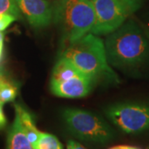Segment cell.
I'll return each mask as SVG.
<instances>
[{
    "label": "cell",
    "mask_w": 149,
    "mask_h": 149,
    "mask_svg": "<svg viewBox=\"0 0 149 149\" xmlns=\"http://www.w3.org/2000/svg\"><path fill=\"white\" fill-rule=\"evenodd\" d=\"M0 13L10 14L17 19L20 18L22 14L15 0H0Z\"/></svg>",
    "instance_id": "obj_14"
},
{
    "label": "cell",
    "mask_w": 149,
    "mask_h": 149,
    "mask_svg": "<svg viewBox=\"0 0 149 149\" xmlns=\"http://www.w3.org/2000/svg\"><path fill=\"white\" fill-rule=\"evenodd\" d=\"M61 116L67 129L82 141L105 144L114 138V131L110 125L92 112L67 108L62 110Z\"/></svg>",
    "instance_id": "obj_4"
},
{
    "label": "cell",
    "mask_w": 149,
    "mask_h": 149,
    "mask_svg": "<svg viewBox=\"0 0 149 149\" xmlns=\"http://www.w3.org/2000/svg\"><path fill=\"white\" fill-rule=\"evenodd\" d=\"M14 106H15V113L19 117L22 129L24 130L29 141L33 146V144L36 143V141L38 139L39 133L41 131L37 129L34 120L29 112L26 110L20 104H15Z\"/></svg>",
    "instance_id": "obj_11"
},
{
    "label": "cell",
    "mask_w": 149,
    "mask_h": 149,
    "mask_svg": "<svg viewBox=\"0 0 149 149\" xmlns=\"http://www.w3.org/2000/svg\"><path fill=\"white\" fill-rule=\"evenodd\" d=\"M7 149H34L22 129L19 117L16 113L14 120L8 133Z\"/></svg>",
    "instance_id": "obj_9"
},
{
    "label": "cell",
    "mask_w": 149,
    "mask_h": 149,
    "mask_svg": "<svg viewBox=\"0 0 149 149\" xmlns=\"http://www.w3.org/2000/svg\"><path fill=\"white\" fill-rule=\"evenodd\" d=\"M6 123H7V119L3 110V105L0 104V129L4 128L6 126Z\"/></svg>",
    "instance_id": "obj_17"
},
{
    "label": "cell",
    "mask_w": 149,
    "mask_h": 149,
    "mask_svg": "<svg viewBox=\"0 0 149 149\" xmlns=\"http://www.w3.org/2000/svg\"><path fill=\"white\" fill-rule=\"evenodd\" d=\"M79 76H88V75L83 73L72 61L65 57L60 56L59 60L54 65L51 80L62 81Z\"/></svg>",
    "instance_id": "obj_10"
},
{
    "label": "cell",
    "mask_w": 149,
    "mask_h": 149,
    "mask_svg": "<svg viewBox=\"0 0 149 149\" xmlns=\"http://www.w3.org/2000/svg\"><path fill=\"white\" fill-rule=\"evenodd\" d=\"M52 22L69 44L91 33L96 22L95 11L91 0H57Z\"/></svg>",
    "instance_id": "obj_3"
},
{
    "label": "cell",
    "mask_w": 149,
    "mask_h": 149,
    "mask_svg": "<svg viewBox=\"0 0 149 149\" xmlns=\"http://www.w3.org/2000/svg\"><path fill=\"white\" fill-rule=\"evenodd\" d=\"M61 56L72 61L83 73L95 80L104 77L114 83L119 82L108 62L104 42L91 32L74 42L66 44Z\"/></svg>",
    "instance_id": "obj_2"
},
{
    "label": "cell",
    "mask_w": 149,
    "mask_h": 149,
    "mask_svg": "<svg viewBox=\"0 0 149 149\" xmlns=\"http://www.w3.org/2000/svg\"><path fill=\"white\" fill-rule=\"evenodd\" d=\"M21 13L35 28H44L53 19V6L47 0H15Z\"/></svg>",
    "instance_id": "obj_7"
},
{
    "label": "cell",
    "mask_w": 149,
    "mask_h": 149,
    "mask_svg": "<svg viewBox=\"0 0 149 149\" xmlns=\"http://www.w3.org/2000/svg\"><path fill=\"white\" fill-rule=\"evenodd\" d=\"M17 94V88L10 81L0 84V104L3 105L6 103L13 101Z\"/></svg>",
    "instance_id": "obj_13"
},
{
    "label": "cell",
    "mask_w": 149,
    "mask_h": 149,
    "mask_svg": "<svg viewBox=\"0 0 149 149\" xmlns=\"http://www.w3.org/2000/svg\"><path fill=\"white\" fill-rule=\"evenodd\" d=\"M96 14L91 33L108 35L122 26L141 8L143 0H91Z\"/></svg>",
    "instance_id": "obj_5"
},
{
    "label": "cell",
    "mask_w": 149,
    "mask_h": 149,
    "mask_svg": "<svg viewBox=\"0 0 149 149\" xmlns=\"http://www.w3.org/2000/svg\"><path fill=\"white\" fill-rule=\"evenodd\" d=\"M34 149H63L59 139L51 133L40 132L38 139L33 144Z\"/></svg>",
    "instance_id": "obj_12"
},
{
    "label": "cell",
    "mask_w": 149,
    "mask_h": 149,
    "mask_svg": "<svg viewBox=\"0 0 149 149\" xmlns=\"http://www.w3.org/2000/svg\"><path fill=\"white\" fill-rule=\"evenodd\" d=\"M95 80L90 76H79L62 81L50 82L52 93L61 98H82L92 90Z\"/></svg>",
    "instance_id": "obj_8"
},
{
    "label": "cell",
    "mask_w": 149,
    "mask_h": 149,
    "mask_svg": "<svg viewBox=\"0 0 149 149\" xmlns=\"http://www.w3.org/2000/svg\"><path fill=\"white\" fill-rule=\"evenodd\" d=\"M5 81H7V79L5 78V76L3 74V73L0 71V84L3 83V82H5Z\"/></svg>",
    "instance_id": "obj_19"
},
{
    "label": "cell",
    "mask_w": 149,
    "mask_h": 149,
    "mask_svg": "<svg viewBox=\"0 0 149 149\" xmlns=\"http://www.w3.org/2000/svg\"><path fill=\"white\" fill-rule=\"evenodd\" d=\"M105 114L124 133H139L149 129V103H118L108 107Z\"/></svg>",
    "instance_id": "obj_6"
},
{
    "label": "cell",
    "mask_w": 149,
    "mask_h": 149,
    "mask_svg": "<svg viewBox=\"0 0 149 149\" xmlns=\"http://www.w3.org/2000/svg\"><path fill=\"white\" fill-rule=\"evenodd\" d=\"M3 38H4L3 34L2 33V32H0V43H3Z\"/></svg>",
    "instance_id": "obj_21"
},
{
    "label": "cell",
    "mask_w": 149,
    "mask_h": 149,
    "mask_svg": "<svg viewBox=\"0 0 149 149\" xmlns=\"http://www.w3.org/2000/svg\"><path fill=\"white\" fill-rule=\"evenodd\" d=\"M104 47L109 64L119 69L137 68L149 60V38L132 20L108 34Z\"/></svg>",
    "instance_id": "obj_1"
},
{
    "label": "cell",
    "mask_w": 149,
    "mask_h": 149,
    "mask_svg": "<svg viewBox=\"0 0 149 149\" xmlns=\"http://www.w3.org/2000/svg\"><path fill=\"white\" fill-rule=\"evenodd\" d=\"M66 149H86L84 148L81 144L77 142H74L73 140H70L67 143V148Z\"/></svg>",
    "instance_id": "obj_16"
},
{
    "label": "cell",
    "mask_w": 149,
    "mask_h": 149,
    "mask_svg": "<svg viewBox=\"0 0 149 149\" xmlns=\"http://www.w3.org/2000/svg\"><path fill=\"white\" fill-rule=\"evenodd\" d=\"M3 43H0V60L2 58V54H3Z\"/></svg>",
    "instance_id": "obj_20"
},
{
    "label": "cell",
    "mask_w": 149,
    "mask_h": 149,
    "mask_svg": "<svg viewBox=\"0 0 149 149\" xmlns=\"http://www.w3.org/2000/svg\"><path fill=\"white\" fill-rule=\"evenodd\" d=\"M109 149H139V148L136 147H132V146H128V145H118V146H115Z\"/></svg>",
    "instance_id": "obj_18"
},
{
    "label": "cell",
    "mask_w": 149,
    "mask_h": 149,
    "mask_svg": "<svg viewBox=\"0 0 149 149\" xmlns=\"http://www.w3.org/2000/svg\"><path fill=\"white\" fill-rule=\"evenodd\" d=\"M17 18L13 15L8 13H0V32L6 30Z\"/></svg>",
    "instance_id": "obj_15"
}]
</instances>
